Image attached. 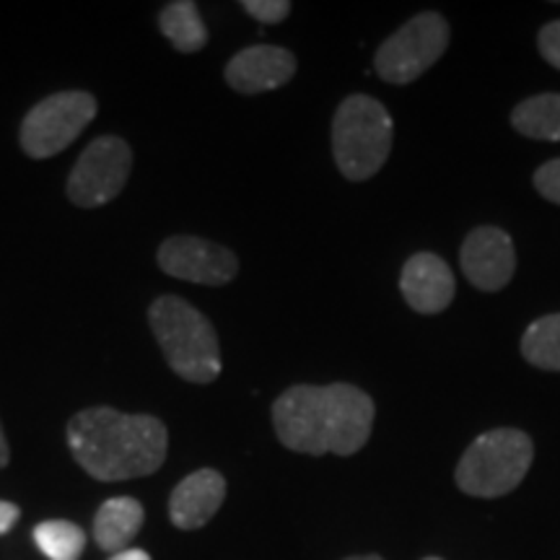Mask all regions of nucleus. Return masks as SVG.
I'll return each instance as SVG.
<instances>
[{"mask_svg":"<svg viewBox=\"0 0 560 560\" xmlns=\"http://www.w3.org/2000/svg\"><path fill=\"white\" fill-rule=\"evenodd\" d=\"M376 405L366 392L338 382L327 387L296 384L272 402V425L280 444L299 454L350 457L366 446Z\"/></svg>","mask_w":560,"mask_h":560,"instance_id":"obj_1","label":"nucleus"},{"mask_svg":"<svg viewBox=\"0 0 560 560\" xmlns=\"http://www.w3.org/2000/svg\"><path fill=\"white\" fill-rule=\"evenodd\" d=\"M170 433L153 416H128L115 408H89L68 423V446L91 478L136 480L164 465Z\"/></svg>","mask_w":560,"mask_h":560,"instance_id":"obj_2","label":"nucleus"},{"mask_svg":"<svg viewBox=\"0 0 560 560\" xmlns=\"http://www.w3.org/2000/svg\"><path fill=\"white\" fill-rule=\"evenodd\" d=\"M149 322L174 374L192 384L219 380L221 346L206 314L179 296H159L149 310Z\"/></svg>","mask_w":560,"mask_h":560,"instance_id":"obj_3","label":"nucleus"},{"mask_svg":"<svg viewBox=\"0 0 560 560\" xmlns=\"http://www.w3.org/2000/svg\"><path fill=\"white\" fill-rule=\"evenodd\" d=\"M395 125L387 107L374 96L350 94L332 120V156L342 177L366 182L389 159Z\"/></svg>","mask_w":560,"mask_h":560,"instance_id":"obj_4","label":"nucleus"},{"mask_svg":"<svg viewBox=\"0 0 560 560\" xmlns=\"http://www.w3.org/2000/svg\"><path fill=\"white\" fill-rule=\"evenodd\" d=\"M535 444L520 429H493L480 433L462 454L454 480L467 495L478 499H499L520 488L527 478Z\"/></svg>","mask_w":560,"mask_h":560,"instance_id":"obj_5","label":"nucleus"},{"mask_svg":"<svg viewBox=\"0 0 560 560\" xmlns=\"http://www.w3.org/2000/svg\"><path fill=\"white\" fill-rule=\"evenodd\" d=\"M450 47V21L436 11H423L384 39L374 55V70L382 81L405 86L418 81Z\"/></svg>","mask_w":560,"mask_h":560,"instance_id":"obj_6","label":"nucleus"},{"mask_svg":"<svg viewBox=\"0 0 560 560\" xmlns=\"http://www.w3.org/2000/svg\"><path fill=\"white\" fill-rule=\"evenodd\" d=\"M96 117L89 91H60L30 109L19 130L21 149L32 159H50L66 151Z\"/></svg>","mask_w":560,"mask_h":560,"instance_id":"obj_7","label":"nucleus"},{"mask_svg":"<svg viewBox=\"0 0 560 560\" xmlns=\"http://www.w3.org/2000/svg\"><path fill=\"white\" fill-rule=\"evenodd\" d=\"M132 151L122 138L102 136L81 153L68 177V198L79 208L107 206L128 185Z\"/></svg>","mask_w":560,"mask_h":560,"instance_id":"obj_8","label":"nucleus"},{"mask_svg":"<svg viewBox=\"0 0 560 560\" xmlns=\"http://www.w3.org/2000/svg\"><path fill=\"white\" fill-rule=\"evenodd\" d=\"M159 268L190 283L226 285L240 272V260L231 249L200 236H172L159 247Z\"/></svg>","mask_w":560,"mask_h":560,"instance_id":"obj_9","label":"nucleus"},{"mask_svg":"<svg viewBox=\"0 0 560 560\" xmlns=\"http://www.w3.org/2000/svg\"><path fill=\"white\" fill-rule=\"evenodd\" d=\"M462 272L475 289L495 293L506 289L516 270V249L506 231L499 226H478L462 244Z\"/></svg>","mask_w":560,"mask_h":560,"instance_id":"obj_10","label":"nucleus"},{"mask_svg":"<svg viewBox=\"0 0 560 560\" xmlns=\"http://www.w3.org/2000/svg\"><path fill=\"white\" fill-rule=\"evenodd\" d=\"M296 75L293 52L276 45H255L236 52L226 66V83L240 94H265Z\"/></svg>","mask_w":560,"mask_h":560,"instance_id":"obj_11","label":"nucleus"},{"mask_svg":"<svg viewBox=\"0 0 560 560\" xmlns=\"http://www.w3.org/2000/svg\"><path fill=\"white\" fill-rule=\"evenodd\" d=\"M400 291L412 312L418 314H439L454 301L457 283L450 265L431 252H418L400 272Z\"/></svg>","mask_w":560,"mask_h":560,"instance_id":"obj_12","label":"nucleus"},{"mask_svg":"<svg viewBox=\"0 0 560 560\" xmlns=\"http://www.w3.org/2000/svg\"><path fill=\"white\" fill-rule=\"evenodd\" d=\"M223 499H226V480L221 472L206 467V470L187 475L174 488L170 499V520L177 529H200L213 520Z\"/></svg>","mask_w":560,"mask_h":560,"instance_id":"obj_13","label":"nucleus"},{"mask_svg":"<svg viewBox=\"0 0 560 560\" xmlns=\"http://www.w3.org/2000/svg\"><path fill=\"white\" fill-rule=\"evenodd\" d=\"M145 511L140 506V501L122 495V499H109L102 503V509L96 511L94 520V540L102 550L107 552H122L128 550V545L136 540L138 532L143 529Z\"/></svg>","mask_w":560,"mask_h":560,"instance_id":"obj_14","label":"nucleus"},{"mask_svg":"<svg viewBox=\"0 0 560 560\" xmlns=\"http://www.w3.org/2000/svg\"><path fill=\"white\" fill-rule=\"evenodd\" d=\"M159 26L164 37L177 47L179 52H200L208 45V30L202 24L198 5L192 0H177L166 3L164 11L159 13Z\"/></svg>","mask_w":560,"mask_h":560,"instance_id":"obj_15","label":"nucleus"},{"mask_svg":"<svg viewBox=\"0 0 560 560\" xmlns=\"http://www.w3.org/2000/svg\"><path fill=\"white\" fill-rule=\"evenodd\" d=\"M511 125L520 136L535 140H560V94H537L511 112Z\"/></svg>","mask_w":560,"mask_h":560,"instance_id":"obj_16","label":"nucleus"},{"mask_svg":"<svg viewBox=\"0 0 560 560\" xmlns=\"http://www.w3.org/2000/svg\"><path fill=\"white\" fill-rule=\"evenodd\" d=\"M522 355L542 371H560V312L535 319L522 335Z\"/></svg>","mask_w":560,"mask_h":560,"instance_id":"obj_17","label":"nucleus"},{"mask_svg":"<svg viewBox=\"0 0 560 560\" xmlns=\"http://www.w3.org/2000/svg\"><path fill=\"white\" fill-rule=\"evenodd\" d=\"M34 542L50 560H81L86 550V535L79 524L50 520L34 527Z\"/></svg>","mask_w":560,"mask_h":560,"instance_id":"obj_18","label":"nucleus"},{"mask_svg":"<svg viewBox=\"0 0 560 560\" xmlns=\"http://www.w3.org/2000/svg\"><path fill=\"white\" fill-rule=\"evenodd\" d=\"M242 9L260 24H280L291 13L289 0H244Z\"/></svg>","mask_w":560,"mask_h":560,"instance_id":"obj_19","label":"nucleus"},{"mask_svg":"<svg viewBox=\"0 0 560 560\" xmlns=\"http://www.w3.org/2000/svg\"><path fill=\"white\" fill-rule=\"evenodd\" d=\"M532 179H535L537 192H540L545 200L560 206V159H552L548 164H542Z\"/></svg>","mask_w":560,"mask_h":560,"instance_id":"obj_20","label":"nucleus"},{"mask_svg":"<svg viewBox=\"0 0 560 560\" xmlns=\"http://www.w3.org/2000/svg\"><path fill=\"white\" fill-rule=\"evenodd\" d=\"M537 47H540L545 62H550L552 68L560 70V19L550 21V24H545L537 32Z\"/></svg>","mask_w":560,"mask_h":560,"instance_id":"obj_21","label":"nucleus"},{"mask_svg":"<svg viewBox=\"0 0 560 560\" xmlns=\"http://www.w3.org/2000/svg\"><path fill=\"white\" fill-rule=\"evenodd\" d=\"M21 511L16 503H9V501H0V535H9L13 529V524L19 522Z\"/></svg>","mask_w":560,"mask_h":560,"instance_id":"obj_22","label":"nucleus"},{"mask_svg":"<svg viewBox=\"0 0 560 560\" xmlns=\"http://www.w3.org/2000/svg\"><path fill=\"white\" fill-rule=\"evenodd\" d=\"M109 560H151V556L145 550H122L117 552V556H112Z\"/></svg>","mask_w":560,"mask_h":560,"instance_id":"obj_23","label":"nucleus"},{"mask_svg":"<svg viewBox=\"0 0 560 560\" xmlns=\"http://www.w3.org/2000/svg\"><path fill=\"white\" fill-rule=\"evenodd\" d=\"M9 459H11V446H9V441H5L3 425H0V470L9 465Z\"/></svg>","mask_w":560,"mask_h":560,"instance_id":"obj_24","label":"nucleus"},{"mask_svg":"<svg viewBox=\"0 0 560 560\" xmlns=\"http://www.w3.org/2000/svg\"><path fill=\"white\" fill-rule=\"evenodd\" d=\"M346 560H384L380 556H353V558H346Z\"/></svg>","mask_w":560,"mask_h":560,"instance_id":"obj_25","label":"nucleus"},{"mask_svg":"<svg viewBox=\"0 0 560 560\" xmlns=\"http://www.w3.org/2000/svg\"><path fill=\"white\" fill-rule=\"evenodd\" d=\"M423 560H441V558H423Z\"/></svg>","mask_w":560,"mask_h":560,"instance_id":"obj_26","label":"nucleus"}]
</instances>
